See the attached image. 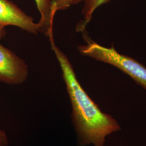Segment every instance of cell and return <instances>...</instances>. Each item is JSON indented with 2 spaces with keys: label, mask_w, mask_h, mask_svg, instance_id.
Returning a JSON list of instances; mask_svg holds the SVG:
<instances>
[{
  "label": "cell",
  "mask_w": 146,
  "mask_h": 146,
  "mask_svg": "<svg viewBox=\"0 0 146 146\" xmlns=\"http://www.w3.org/2000/svg\"><path fill=\"white\" fill-rule=\"evenodd\" d=\"M110 0H84V5L82 11L84 15V22L82 24H79L77 28L80 31L84 29L86 25L90 22L95 11L100 6L107 3Z\"/></svg>",
  "instance_id": "8992f818"
},
{
  "label": "cell",
  "mask_w": 146,
  "mask_h": 146,
  "mask_svg": "<svg viewBox=\"0 0 146 146\" xmlns=\"http://www.w3.org/2000/svg\"><path fill=\"white\" fill-rule=\"evenodd\" d=\"M25 61L0 43V82L10 85L24 83L28 77Z\"/></svg>",
  "instance_id": "3957f363"
},
{
  "label": "cell",
  "mask_w": 146,
  "mask_h": 146,
  "mask_svg": "<svg viewBox=\"0 0 146 146\" xmlns=\"http://www.w3.org/2000/svg\"><path fill=\"white\" fill-rule=\"evenodd\" d=\"M62 72L72 106L71 119L78 146H104L107 136L121 130L118 122L103 112L79 83L68 57L49 38Z\"/></svg>",
  "instance_id": "6da1fadb"
},
{
  "label": "cell",
  "mask_w": 146,
  "mask_h": 146,
  "mask_svg": "<svg viewBox=\"0 0 146 146\" xmlns=\"http://www.w3.org/2000/svg\"><path fill=\"white\" fill-rule=\"evenodd\" d=\"M9 145L8 137L5 131L0 129V146H8Z\"/></svg>",
  "instance_id": "ba28073f"
},
{
  "label": "cell",
  "mask_w": 146,
  "mask_h": 146,
  "mask_svg": "<svg viewBox=\"0 0 146 146\" xmlns=\"http://www.w3.org/2000/svg\"><path fill=\"white\" fill-rule=\"evenodd\" d=\"M37 8L39 11L41 19L38 24L41 28V33L49 38L54 37L53 23L55 16L52 11V0H35Z\"/></svg>",
  "instance_id": "5b68a950"
},
{
  "label": "cell",
  "mask_w": 146,
  "mask_h": 146,
  "mask_svg": "<svg viewBox=\"0 0 146 146\" xmlns=\"http://www.w3.org/2000/svg\"><path fill=\"white\" fill-rule=\"evenodd\" d=\"M84 0H52V14L55 15L56 13L59 11L66 10L71 5L78 4Z\"/></svg>",
  "instance_id": "52a82bcc"
},
{
  "label": "cell",
  "mask_w": 146,
  "mask_h": 146,
  "mask_svg": "<svg viewBox=\"0 0 146 146\" xmlns=\"http://www.w3.org/2000/svg\"><path fill=\"white\" fill-rule=\"evenodd\" d=\"M6 33L5 27L0 26V40L5 37Z\"/></svg>",
  "instance_id": "9c48e42d"
},
{
  "label": "cell",
  "mask_w": 146,
  "mask_h": 146,
  "mask_svg": "<svg viewBox=\"0 0 146 146\" xmlns=\"http://www.w3.org/2000/svg\"><path fill=\"white\" fill-rule=\"evenodd\" d=\"M85 38L87 44L78 47L81 55L119 68L146 90V68L145 66L135 60L119 53L113 47H103L87 37Z\"/></svg>",
  "instance_id": "7a4b0ae2"
},
{
  "label": "cell",
  "mask_w": 146,
  "mask_h": 146,
  "mask_svg": "<svg viewBox=\"0 0 146 146\" xmlns=\"http://www.w3.org/2000/svg\"><path fill=\"white\" fill-rule=\"evenodd\" d=\"M0 26H14L29 33H41L40 25L34 22L31 16L9 0H0Z\"/></svg>",
  "instance_id": "277c9868"
}]
</instances>
